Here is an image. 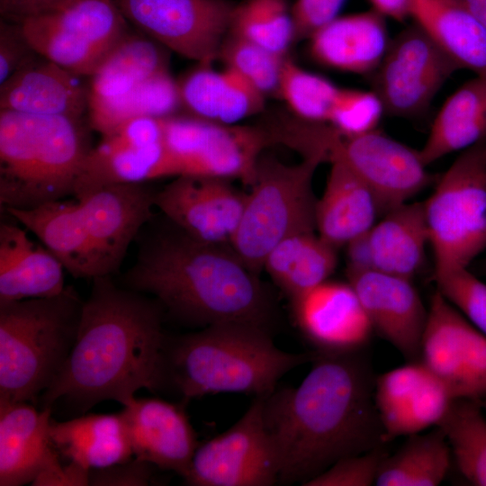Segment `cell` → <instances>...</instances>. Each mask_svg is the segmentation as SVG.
Segmentation results:
<instances>
[{
    "instance_id": "obj_32",
    "label": "cell",
    "mask_w": 486,
    "mask_h": 486,
    "mask_svg": "<svg viewBox=\"0 0 486 486\" xmlns=\"http://www.w3.org/2000/svg\"><path fill=\"white\" fill-rule=\"evenodd\" d=\"M337 250L317 231L300 232L274 247L263 268L292 299L329 278L337 266Z\"/></svg>"
},
{
    "instance_id": "obj_5",
    "label": "cell",
    "mask_w": 486,
    "mask_h": 486,
    "mask_svg": "<svg viewBox=\"0 0 486 486\" xmlns=\"http://www.w3.org/2000/svg\"><path fill=\"white\" fill-rule=\"evenodd\" d=\"M81 119L0 110V206L30 209L74 195L93 148Z\"/></svg>"
},
{
    "instance_id": "obj_38",
    "label": "cell",
    "mask_w": 486,
    "mask_h": 486,
    "mask_svg": "<svg viewBox=\"0 0 486 486\" xmlns=\"http://www.w3.org/2000/svg\"><path fill=\"white\" fill-rule=\"evenodd\" d=\"M44 15L106 53L129 32L128 21L115 0H71Z\"/></svg>"
},
{
    "instance_id": "obj_1",
    "label": "cell",
    "mask_w": 486,
    "mask_h": 486,
    "mask_svg": "<svg viewBox=\"0 0 486 486\" xmlns=\"http://www.w3.org/2000/svg\"><path fill=\"white\" fill-rule=\"evenodd\" d=\"M359 353L316 351L298 387L264 397L278 483L304 485L339 459L386 444L374 399L375 379Z\"/></svg>"
},
{
    "instance_id": "obj_17",
    "label": "cell",
    "mask_w": 486,
    "mask_h": 486,
    "mask_svg": "<svg viewBox=\"0 0 486 486\" xmlns=\"http://www.w3.org/2000/svg\"><path fill=\"white\" fill-rule=\"evenodd\" d=\"M247 196L228 179L184 174L157 191L155 204L166 219L191 237L230 245Z\"/></svg>"
},
{
    "instance_id": "obj_2",
    "label": "cell",
    "mask_w": 486,
    "mask_h": 486,
    "mask_svg": "<svg viewBox=\"0 0 486 486\" xmlns=\"http://www.w3.org/2000/svg\"><path fill=\"white\" fill-rule=\"evenodd\" d=\"M84 301L73 348L40 395L41 409L63 400L85 413L103 400L129 404L140 389L161 390L165 310L148 294L95 277Z\"/></svg>"
},
{
    "instance_id": "obj_25",
    "label": "cell",
    "mask_w": 486,
    "mask_h": 486,
    "mask_svg": "<svg viewBox=\"0 0 486 486\" xmlns=\"http://www.w3.org/2000/svg\"><path fill=\"white\" fill-rule=\"evenodd\" d=\"M330 169L321 196L317 199V233L339 248L367 233L382 215L369 187L342 160L329 161Z\"/></svg>"
},
{
    "instance_id": "obj_34",
    "label": "cell",
    "mask_w": 486,
    "mask_h": 486,
    "mask_svg": "<svg viewBox=\"0 0 486 486\" xmlns=\"http://www.w3.org/2000/svg\"><path fill=\"white\" fill-rule=\"evenodd\" d=\"M161 47L143 33L129 32L90 76L88 101L123 94L149 76L168 69Z\"/></svg>"
},
{
    "instance_id": "obj_22",
    "label": "cell",
    "mask_w": 486,
    "mask_h": 486,
    "mask_svg": "<svg viewBox=\"0 0 486 486\" xmlns=\"http://www.w3.org/2000/svg\"><path fill=\"white\" fill-rule=\"evenodd\" d=\"M184 403L134 398L121 411L133 456L183 478L200 445Z\"/></svg>"
},
{
    "instance_id": "obj_54",
    "label": "cell",
    "mask_w": 486,
    "mask_h": 486,
    "mask_svg": "<svg viewBox=\"0 0 486 486\" xmlns=\"http://www.w3.org/2000/svg\"><path fill=\"white\" fill-rule=\"evenodd\" d=\"M482 403H483V407H484L485 410H486V400H485Z\"/></svg>"
},
{
    "instance_id": "obj_11",
    "label": "cell",
    "mask_w": 486,
    "mask_h": 486,
    "mask_svg": "<svg viewBox=\"0 0 486 486\" xmlns=\"http://www.w3.org/2000/svg\"><path fill=\"white\" fill-rule=\"evenodd\" d=\"M458 67L416 22L391 40L372 73V91L384 112L417 117L428 109L436 94Z\"/></svg>"
},
{
    "instance_id": "obj_35",
    "label": "cell",
    "mask_w": 486,
    "mask_h": 486,
    "mask_svg": "<svg viewBox=\"0 0 486 486\" xmlns=\"http://www.w3.org/2000/svg\"><path fill=\"white\" fill-rule=\"evenodd\" d=\"M393 454H386L378 470V486H436L450 466L451 449L440 428L408 436Z\"/></svg>"
},
{
    "instance_id": "obj_28",
    "label": "cell",
    "mask_w": 486,
    "mask_h": 486,
    "mask_svg": "<svg viewBox=\"0 0 486 486\" xmlns=\"http://www.w3.org/2000/svg\"><path fill=\"white\" fill-rule=\"evenodd\" d=\"M182 104L194 116L237 124L261 112L266 96L235 71L198 64L179 83Z\"/></svg>"
},
{
    "instance_id": "obj_52",
    "label": "cell",
    "mask_w": 486,
    "mask_h": 486,
    "mask_svg": "<svg viewBox=\"0 0 486 486\" xmlns=\"http://www.w3.org/2000/svg\"><path fill=\"white\" fill-rule=\"evenodd\" d=\"M461 2L486 28V0H458Z\"/></svg>"
},
{
    "instance_id": "obj_16",
    "label": "cell",
    "mask_w": 486,
    "mask_h": 486,
    "mask_svg": "<svg viewBox=\"0 0 486 486\" xmlns=\"http://www.w3.org/2000/svg\"><path fill=\"white\" fill-rule=\"evenodd\" d=\"M51 412L27 401L0 400V486L73 483L51 442Z\"/></svg>"
},
{
    "instance_id": "obj_9",
    "label": "cell",
    "mask_w": 486,
    "mask_h": 486,
    "mask_svg": "<svg viewBox=\"0 0 486 486\" xmlns=\"http://www.w3.org/2000/svg\"><path fill=\"white\" fill-rule=\"evenodd\" d=\"M328 162L338 158L369 187L382 215L409 202L432 181L419 150L387 136L378 128L345 136L326 124L320 136Z\"/></svg>"
},
{
    "instance_id": "obj_19",
    "label": "cell",
    "mask_w": 486,
    "mask_h": 486,
    "mask_svg": "<svg viewBox=\"0 0 486 486\" xmlns=\"http://www.w3.org/2000/svg\"><path fill=\"white\" fill-rule=\"evenodd\" d=\"M295 323L317 352L361 351L374 332L351 284L329 279L291 299Z\"/></svg>"
},
{
    "instance_id": "obj_49",
    "label": "cell",
    "mask_w": 486,
    "mask_h": 486,
    "mask_svg": "<svg viewBox=\"0 0 486 486\" xmlns=\"http://www.w3.org/2000/svg\"><path fill=\"white\" fill-rule=\"evenodd\" d=\"M155 468L153 464L134 457L109 467L90 470L88 483L95 486L149 485L155 482Z\"/></svg>"
},
{
    "instance_id": "obj_31",
    "label": "cell",
    "mask_w": 486,
    "mask_h": 486,
    "mask_svg": "<svg viewBox=\"0 0 486 486\" xmlns=\"http://www.w3.org/2000/svg\"><path fill=\"white\" fill-rule=\"evenodd\" d=\"M486 140V76L466 81L443 104L419 149L427 166Z\"/></svg>"
},
{
    "instance_id": "obj_44",
    "label": "cell",
    "mask_w": 486,
    "mask_h": 486,
    "mask_svg": "<svg viewBox=\"0 0 486 486\" xmlns=\"http://www.w3.org/2000/svg\"><path fill=\"white\" fill-rule=\"evenodd\" d=\"M434 279L441 295L486 335V284L468 267L450 270Z\"/></svg>"
},
{
    "instance_id": "obj_46",
    "label": "cell",
    "mask_w": 486,
    "mask_h": 486,
    "mask_svg": "<svg viewBox=\"0 0 486 486\" xmlns=\"http://www.w3.org/2000/svg\"><path fill=\"white\" fill-rule=\"evenodd\" d=\"M387 454L380 446L339 459L303 486H369L375 484L377 472Z\"/></svg>"
},
{
    "instance_id": "obj_41",
    "label": "cell",
    "mask_w": 486,
    "mask_h": 486,
    "mask_svg": "<svg viewBox=\"0 0 486 486\" xmlns=\"http://www.w3.org/2000/svg\"><path fill=\"white\" fill-rule=\"evenodd\" d=\"M454 400L447 388L428 372L406 403L382 423L384 442L437 426Z\"/></svg>"
},
{
    "instance_id": "obj_53",
    "label": "cell",
    "mask_w": 486,
    "mask_h": 486,
    "mask_svg": "<svg viewBox=\"0 0 486 486\" xmlns=\"http://www.w3.org/2000/svg\"><path fill=\"white\" fill-rule=\"evenodd\" d=\"M482 267H483V271L485 272L486 274V260L484 261L483 265H482Z\"/></svg>"
},
{
    "instance_id": "obj_13",
    "label": "cell",
    "mask_w": 486,
    "mask_h": 486,
    "mask_svg": "<svg viewBox=\"0 0 486 486\" xmlns=\"http://www.w3.org/2000/svg\"><path fill=\"white\" fill-rule=\"evenodd\" d=\"M128 22L163 47L212 64L230 32L232 0H115Z\"/></svg>"
},
{
    "instance_id": "obj_47",
    "label": "cell",
    "mask_w": 486,
    "mask_h": 486,
    "mask_svg": "<svg viewBox=\"0 0 486 486\" xmlns=\"http://www.w3.org/2000/svg\"><path fill=\"white\" fill-rule=\"evenodd\" d=\"M20 23L0 22V85L37 58Z\"/></svg>"
},
{
    "instance_id": "obj_39",
    "label": "cell",
    "mask_w": 486,
    "mask_h": 486,
    "mask_svg": "<svg viewBox=\"0 0 486 486\" xmlns=\"http://www.w3.org/2000/svg\"><path fill=\"white\" fill-rule=\"evenodd\" d=\"M229 32L282 56H286L295 41L291 9L285 0H243L237 4Z\"/></svg>"
},
{
    "instance_id": "obj_15",
    "label": "cell",
    "mask_w": 486,
    "mask_h": 486,
    "mask_svg": "<svg viewBox=\"0 0 486 486\" xmlns=\"http://www.w3.org/2000/svg\"><path fill=\"white\" fill-rule=\"evenodd\" d=\"M184 171L154 123L143 117L122 124L93 148L76 184L74 197L109 183H146Z\"/></svg>"
},
{
    "instance_id": "obj_14",
    "label": "cell",
    "mask_w": 486,
    "mask_h": 486,
    "mask_svg": "<svg viewBox=\"0 0 486 486\" xmlns=\"http://www.w3.org/2000/svg\"><path fill=\"white\" fill-rule=\"evenodd\" d=\"M419 362L454 400L486 398V335L438 291L428 309Z\"/></svg>"
},
{
    "instance_id": "obj_24",
    "label": "cell",
    "mask_w": 486,
    "mask_h": 486,
    "mask_svg": "<svg viewBox=\"0 0 486 486\" xmlns=\"http://www.w3.org/2000/svg\"><path fill=\"white\" fill-rule=\"evenodd\" d=\"M4 212L33 233L73 277L93 280L101 276L86 218L76 198Z\"/></svg>"
},
{
    "instance_id": "obj_23",
    "label": "cell",
    "mask_w": 486,
    "mask_h": 486,
    "mask_svg": "<svg viewBox=\"0 0 486 486\" xmlns=\"http://www.w3.org/2000/svg\"><path fill=\"white\" fill-rule=\"evenodd\" d=\"M89 88L76 75L38 56L0 85V110L81 119Z\"/></svg>"
},
{
    "instance_id": "obj_8",
    "label": "cell",
    "mask_w": 486,
    "mask_h": 486,
    "mask_svg": "<svg viewBox=\"0 0 486 486\" xmlns=\"http://www.w3.org/2000/svg\"><path fill=\"white\" fill-rule=\"evenodd\" d=\"M485 142L463 150L423 202L434 276L468 267L486 249Z\"/></svg>"
},
{
    "instance_id": "obj_45",
    "label": "cell",
    "mask_w": 486,
    "mask_h": 486,
    "mask_svg": "<svg viewBox=\"0 0 486 486\" xmlns=\"http://www.w3.org/2000/svg\"><path fill=\"white\" fill-rule=\"evenodd\" d=\"M428 374V369L419 361H416L375 378L374 399L381 424L406 403Z\"/></svg>"
},
{
    "instance_id": "obj_40",
    "label": "cell",
    "mask_w": 486,
    "mask_h": 486,
    "mask_svg": "<svg viewBox=\"0 0 486 486\" xmlns=\"http://www.w3.org/2000/svg\"><path fill=\"white\" fill-rule=\"evenodd\" d=\"M340 87L285 58L278 94L299 119L328 123Z\"/></svg>"
},
{
    "instance_id": "obj_20",
    "label": "cell",
    "mask_w": 486,
    "mask_h": 486,
    "mask_svg": "<svg viewBox=\"0 0 486 486\" xmlns=\"http://www.w3.org/2000/svg\"><path fill=\"white\" fill-rule=\"evenodd\" d=\"M374 331L410 362L419 361L428 309L411 279L375 270H346Z\"/></svg>"
},
{
    "instance_id": "obj_27",
    "label": "cell",
    "mask_w": 486,
    "mask_h": 486,
    "mask_svg": "<svg viewBox=\"0 0 486 486\" xmlns=\"http://www.w3.org/2000/svg\"><path fill=\"white\" fill-rule=\"evenodd\" d=\"M65 268L25 230L0 225V302L56 296L65 289Z\"/></svg>"
},
{
    "instance_id": "obj_7",
    "label": "cell",
    "mask_w": 486,
    "mask_h": 486,
    "mask_svg": "<svg viewBox=\"0 0 486 486\" xmlns=\"http://www.w3.org/2000/svg\"><path fill=\"white\" fill-rule=\"evenodd\" d=\"M328 162L324 151L304 155L301 162L284 164L260 158L251 191L230 246L243 262L259 273L267 254L283 239L316 231L312 181Z\"/></svg>"
},
{
    "instance_id": "obj_18",
    "label": "cell",
    "mask_w": 486,
    "mask_h": 486,
    "mask_svg": "<svg viewBox=\"0 0 486 486\" xmlns=\"http://www.w3.org/2000/svg\"><path fill=\"white\" fill-rule=\"evenodd\" d=\"M156 194L146 183H109L75 197L86 218L101 276L118 271L130 244L153 219Z\"/></svg>"
},
{
    "instance_id": "obj_6",
    "label": "cell",
    "mask_w": 486,
    "mask_h": 486,
    "mask_svg": "<svg viewBox=\"0 0 486 486\" xmlns=\"http://www.w3.org/2000/svg\"><path fill=\"white\" fill-rule=\"evenodd\" d=\"M83 302L72 286L0 302V400L38 401L73 348Z\"/></svg>"
},
{
    "instance_id": "obj_48",
    "label": "cell",
    "mask_w": 486,
    "mask_h": 486,
    "mask_svg": "<svg viewBox=\"0 0 486 486\" xmlns=\"http://www.w3.org/2000/svg\"><path fill=\"white\" fill-rule=\"evenodd\" d=\"M345 0H295L291 8L294 40L310 39L338 17Z\"/></svg>"
},
{
    "instance_id": "obj_21",
    "label": "cell",
    "mask_w": 486,
    "mask_h": 486,
    "mask_svg": "<svg viewBox=\"0 0 486 486\" xmlns=\"http://www.w3.org/2000/svg\"><path fill=\"white\" fill-rule=\"evenodd\" d=\"M428 245L423 202H409L388 211L367 233L346 246V270H375L412 280Z\"/></svg>"
},
{
    "instance_id": "obj_26",
    "label": "cell",
    "mask_w": 486,
    "mask_h": 486,
    "mask_svg": "<svg viewBox=\"0 0 486 486\" xmlns=\"http://www.w3.org/2000/svg\"><path fill=\"white\" fill-rule=\"evenodd\" d=\"M384 18L374 9L338 16L309 39L310 54L337 70L372 74L391 41Z\"/></svg>"
},
{
    "instance_id": "obj_55",
    "label": "cell",
    "mask_w": 486,
    "mask_h": 486,
    "mask_svg": "<svg viewBox=\"0 0 486 486\" xmlns=\"http://www.w3.org/2000/svg\"><path fill=\"white\" fill-rule=\"evenodd\" d=\"M484 153H485V157H486V142H485V145H484Z\"/></svg>"
},
{
    "instance_id": "obj_42",
    "label": "cell",
    "mask_w": 486,
    "mask_h": 486,
    "mask_svg": "<svg viewBox=\"0 0 486 486\" xmlns=\"http://www.w3.org/2000/svg\"><path fill=\"white\" fill-rule=\"evenodd\" d=\"M285 58L230 32L218 55L225 68L238 73L265 96L278 94Z\"/></svg>"
},
{
    "instance_id": "obj_3",
    "label": "cell",
    "mask_w": 486,
    "mask_h": 486,
    "mask_svg": "<svg viewBox=\"0 0 486 486\" xmlns=\"http://www.w3.org/2000/svg\"><path fill=\"white\" fill-rule=\"evenodd\" d=\"M139 238L123 286L152 295L175 318L192 325L244 323L270 329V293L230 245L196 239L167 219Z\"/></svg>"
},
{
    "instance_id": "obj_36",
    "label": "cell",
    "mask_w": 486,
    "mask_h": 486,
    "mask_svg": "<svg viewBox=\"0 0 486 486\" xmlns=\"http://www.w3.org/2000/svg\"><path fill=\"white\" fill-rule=\"evenodd\" d=\"M481 400L455 399L436 427L444 432L462 475L486 486V418Z\"/></svg>"
},
{
    "instance_id": "obj_30",
    "label": "cell",
    "mask_w": 486,
    "mask_h": 486,
    "mask_svg": "<svg viewBox=\"0 0 486 486\" xmlns=\"http://www.w3.org/2000/svg\"><path fill=\"white\" fill-rule=\"evenodd\" d=\"M410 17L459 69L486 76V28L458 0H411Z\"/></svg>"
},
{
    "instance_id": "obj_29",
    "label": "cell",
    "mask_w": 486,
    "mask_h": 486,
    "mask_svg": "<svg viewBox=\"0 0 486 486\" xmlns=\"http://www.w3.org/2000/svg\"><path fill=\"white\" fill-rule=\"evenodd\" d=\"M50 434L58 454L89 471L124 463L133 456L121 412L92 413L65 421L51 418Z\"/></svg>"
},
{
    "instance_id": "obj_4",
    "label": "cell",
    "mask_w": 486,
    "mask_h": 486,
    "mask_svg": "<svg viewBox=\"0 0 486 486\" xmlns=\"http://www.w3.org/2000/svg\"><path fill=\"white\" fill-rule=\"evenodd\" d=\"M311 356L279 349L266 328L244 323L211 325L173 339L166 338L161 389H174L184 402L220 392L266 397L286 373Z\"/></svg>"
},
{
    "instance_id": "obj_50",
    "label": "cell",
    "mask_w": 486,
    "mask_h": 486,
    "mask_svg": "<svg viewBox=\"0 0 486 486\" xmlns=\"http://www.w3.org/2000/svg\"><path fill=\"white\" fill-rule=\"evenodd\" d=\"M71 0H0L3 20L22 23V22L52 13Z\"/></svg>"
},
{
    "instance_id": "obj_10",
    "label": "cell",
    "mask_w": 486,
    "mask_h": 486,
    "mask_svg": "<svg viewBox=\"0 0 486 486\" xmlns=\"http://www.w3.org/2000/svg\"><path fill=\"white\" fill-rule=\"evenodd\" d=\"M164 140L184 174L239 179L251 185L272 133L257 127L223 124L195 116L162 119Z\"/></svg>"
},
{
    "instance_id": "obj_51",
    "label": "cell",
    "mask_w": 486,
    "mask_h": 486,
    "mask_svg": "<svg viewBox=\"0 0 486 486\" xmlns=\"http://www.w3.org/2000/svg\"><path fill=\"white\" fill-rule=\"evenodd\" d=\"M373 9L384 17L404 21L410 17L411 0H369Z\"/></svg>"
},
{
    "instance_id": "obj_43",
    "label": "cell",
    "mask_w": 486,
    "mask_h": 486,
    "mask_svg": "<svg viewBox=\"0 0 486 486\" xmlns=\"http://www.w3.org/2000/svg\"><path fill=\"white\" fill-rule=\"evenodd\" d=\"M383 113L374 91L340 87L327 124L342 135H358L377 129Z\"/></svg>"
},
{
    "instance_id": "obj_33",
    "label": "cell",
    "mask_w": 486,
    "mask_h": 486,
    "mask_svg": "<svg viewBox=\"0 0 486 486\" xmlns=\"http://www.w3.org/2000/svg\"><path fill=\"white\" fill-rule=\"evenodd\" d=\"M182 105L178 83L166 69L123 94L88 101L89 121L94 130L106 136L133 118L176 115Z\"/></svg>"
},
{
    "instance_id": "obj_37",
    "label": "cell",
    "mask_w": 486,
    "mask_h": 486,
    "mask_svg": "<svg viewBox=\"0 0 486 486\" xmlns=\"http://www.w3.org/2000/svg\"><path fill=\"white\" fill-rule=\"evenodd\" d=\"M20 24L40 56L80 76H91L108 54L45 15L28 19Z\"/></svg>"
},
{
    "instance_id": "obj_12",
    "label": "cell",
    "mask_w": 486,
    "mask_h": 486,
    "mask_svg": "<svg viewBox=\"0 0 486 486\" xmlns=\"http://www.w3.org/2000/svg\"><path fill=\"white\" fill-rule=\"evenodd\" d=\"M184 482L191 486H272L278 482L276 453L256 397L227 431L200 444Z\"/></svg>"
}]
</instances>
